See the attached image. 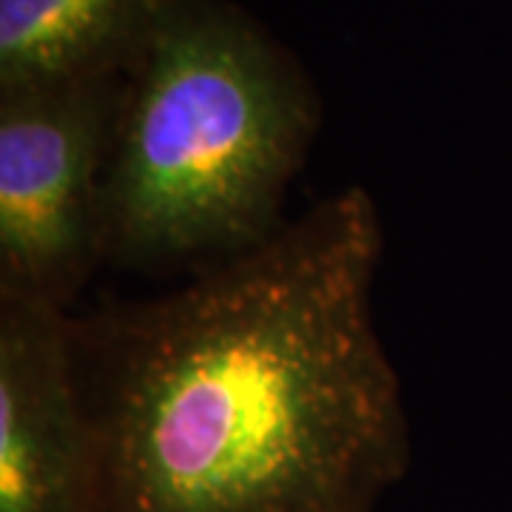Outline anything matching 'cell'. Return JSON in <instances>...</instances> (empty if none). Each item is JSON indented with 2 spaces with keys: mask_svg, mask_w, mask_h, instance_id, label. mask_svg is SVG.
<instances>
[{
  "mask_svg": "<svg viewBox=\"0 0 512 512\" xmlns=\"http://www.w3.org/2000/svg\"><path fill=\"white\" fill-rule=\"evenodd\" d=\"M362 185L165 296L69 313L97 512H376L413 444Z\"/></svg>",
  "mask_w": 512,
  "mask_h": 512,
  "instance_id": "cell-1",
  "label": "cell"
},
{
  "mask_svg": "<svg viewBox=\"0 0 512 512\" xmlns=\"http://www.w3.org/2000/svg\"><path fill=\"white\" fill-rule=\"evenodd\" d=\"M120 92L103 177V262L200 274L285 228L316 100L254 23L211 0H163Z\"/></svg>",
  "mask_w": 512,
  "mask_h": 512,
  "instance_id": "cell-2",
  "label": "cell"
},
{
  "mask_svg": "<svg viewBox=\"0 0 512 512\" xmlns=\"http://www.w3.org/2000/svg\"><path fill=\"white\" fill-rule=\"evenodd\" d=\"M114 77L0 92V293L72 311L100 254Z\"/></svg>",
  "mask_w": 512,
  "mask_h": 512,
  "instance_id": "cell-3",
  "label": "cell"
},
{
  "mask_svg": "<svg viewBox=\"0 0 512 512\" xmlns=\"http://www.w3.org/2000/svg\"><path fill=\"white\" fill-rule=\"evenodd\" d=\"M69 313L0 293V512H97Z\"/></svg>",
  "mask_w": 512,
  "mask_h": 512,
  "instance_id": "cell-4",
  "label": "cell"
},
{
  "mask_svg": "<svg viewBox=\"0 0 512 512\" xmlns=\"http://www.w3.org/2000/svg\"><path fill=\"white\" fill-rule=\"evenodd\" d=\"M163 0H0V92L117 77Z\"/></svg>",
  "mask_w": 512,
  "mask_h": 512,
  "instance_id": "cell-5",
  "label": "cell"
}]
</instances>
